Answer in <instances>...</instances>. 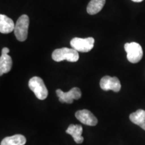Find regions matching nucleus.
Returning <instances> with one entry per match:
<instances>
[{"instance_id":"7ed1b4c3","label":"nucleus","mask_w":145,"mask_h":145,"mask_svg":"<svg viewBox=\"0 0 145 145\" xmlns=\"http://www.w3.org/2000/svg\"><path fill=\"white\" fill-rule=\"evenodd\" d=\"M30 20L28 16L24 14L18 19L14 28V34L18 40L24 42L27 39Z\"/></svg>"},{"instance_id":"20e7f679","label":"nucleus","mask_w":145,"mask_h":145,"mask_svg":"<svg viewBox=\"0 0 145 145\" xmlns=\"http://www.w3.org/2000/svg\"><path fill=\"white\" fill-rule=\"evenodd\" d=\"M124 49L127 53V59L129 62L137 63L142 59L143 50L138 43L135 42L126 43L124 45Z\"/></svg>"},{"instance_id":"1a4fd4ad","label":"nucleus","mask_w":145,"mask_h":145,"mask_svg":"<svg viewBox=\"0 0 145 145\" xmlns=\"http://www.w3.org/2000/svg\"><path fill=\"white\" fill-rule=\"evenodd\" d=\"M14 21L7 16L0 15V32L2 34L11 33L15 28Z\"/></svg>"},{"instance_id":"dca6fc26","label":"nucleus","mask_w":145,"mask_h":145,"mask_svg":"<svg viewBox=\"0 0 145 145\" xmlns=\"http://www.w3.org/2000/svg\"><path fill=\"white\" fill-rule=\"evenodd\" d=\"M132 1H134V2H141L143 0H132Z\"/></svg>"},{"instance_id":"6e6552de","label":"nucleus","mask_w":145,"mask_h":145,"mask_svg":"<svg viewBox=\"0 0 145 145\" xmlns=\"http://www.w3.org/2000/svg\"><path fill=\"white\" fill-rule=\"evenodd\" d=\"M75 117L83 124L94 126L97 124V119L88 110H81L76 112Z\"/></svg>"},{"instance_id":"4468645a","label":"nucleus","mask_w":145,"mask_h":145,"mask_svg":"<svg viewBox=\"0 0 145 145\" xmlns=\"http://www.w3.org/2000/svg\"><path fill=\"white\" fill-rule=\"evenodd\" d=\"M106 0H91L87 7V12L90 15H95L102 10Z\"/></svg>"},{"instance_id":"0eeeda50","label":"nucleus","mask_w":145,"mask_h":145,"mask_svg":"<svg viewBox=\"0 0 145 145\" xmlns=\"http://www.w3.org/2000/svg\"><path fill=\"white\" fill-rule=\"evenodd\" d=\"M100 88L104 91L112 90L114 92H118L121 89V83L118 77L107 75L101 78Z\"/></svg>"},{"instance_id":"9b49d317","label":"nucleus","mask_w":145,"mask_h":145,"mask_svg":"<svg viewBox=\"0 0 145 145\" xmlns=\"http://www.w3.org/2000/svg\"><path fill=\"white\" fill-rule=\"evenodd\" d=\"M129 118L132 123L138 125L145 130V111L144 110H138L130 114Z\"/></svg>"},{"instance_id":"2eb2a0df","label":"nucleus","mask_w":145,"mask_h":145,"mask_svg":"<svg viewBox=\"0 0 145 145\" xmlns=\"http://www.w3.org/2000/svg\"><path fill=\"white\" fill-rule=\"evenodd\" d=\"M9 52H10V50H9V48H6V47H5V48H3L2 50H1V54H8Z\"/></svg>"},{"instance_id":"9d476101","label":"nucleus","mask_w":145,"mask_h":145,"mask_svg":"<svg viewBox=\"0 0 145 145\" xmlns=\"http://www.w3.org/2000/svg\"><path fill=\"white\" fill-rule=\"evenodd\" d=\"M83 132V128L81 125L71 124L66 130V132L73 138L74 140L77 144H81L83 142V137L81 136Z\"/></svg>"},{"instance_id":"423d86ee","label":"nucleus","mask_w":145,"mask_h":145,"mask_svg":"<svg viewBox=\"0 0 145 145\" xmlns=\"http://www.w3.org/2000/svg\"><path fill=\"white\" fill-rule=\"evenodd\" d=\"M56 93L59 97V101L61 103L72 104L74 99H79L81 97V91L78 88H72L68 92H63L61 89H57Z\"/></svg>"},{"instance_id":"39448f33","label":"nucleus","mask_w":145,"mask_h":145,"mask_svg":"<svg viewBox=\"0 0 145 145\" xmlns=\"http://www.w3.org/2000/svg\"><path fill=\"white\" fill-rule=\"evenodd\" d=\"M94 42L95 40L92 37L87 39L76 37L71 40V46L77 52H88L93 48Z\"/></svg>"},{"instance_id":"ddd939ff","label":"nucleus","mask_w":145,"mask_h":145,"mask_svg":"<svg viewBox=\"0 0 145 145\" xmlns=\"http://www.w3.org/2000/svg\"><path fill=\"white\" fill-rule=\"evenodd\" d=\"M26 142V139L24 136L22 135H16L12 137H8L3 138L0 145H24Z\"/></svg>"},{"instance_id":"f03ea898","label":"nucleus","mask_w":145,"mask_h":145,"mask_svg":"<svg viewBox=\"0 0 145 145\" xmlns=\"http://www.w3.org/2000/svg\"><path fill=\"white\" fill-rule=\"evenodd\" d=\"M29 88L31 89L36 97L40 100H44L48 96V92L44 81L40 77H33L29 80Z\"/></svg>"},{"instance_id":"f8f14e48","label":"nucleus","mask_w":145,"mask_h":145,"mask_svg":"<svg viewBox=\"0 0 145 145\" xmlns=\"http://www.w3.org/2000/svg\"><path fill=\"white\" fill-rule=\"evenodd\" d=\"M12 67V57L8 54H1L0 57V75L10 72Z\"/></svg>"},{"instance_id":"f257e3e1","label":"nucleus","mask_w":145,"mask_h":145,"mask_svg":"<svg viewBox=\"0 0 145 145\" xmlns=\"http://www.w3.org/2000/svg\"><path fill=\"white\" fill-rule=\"evenodd\" d=\"M52 58L57 62H61L66 60L69 62L74 63L77 62L79 60V55L77 50L73 48L64 47L54 50L52 54Z\"/></svg>"}]
</instances>
